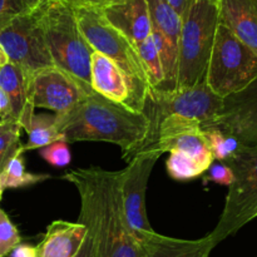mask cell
Instances as JSON below:
<instances>
[{"instance_id": "obj_1", "label": "cell", "mask_w": 257, "mask_h": 257, "mask_svg": "<svg viewBox=\"0 0 257 257\" xmlns=\"http://www.w3.org/2000/svg\"><path fill=\"white\" fill-rule=\"evenodd\" d=\"M65 180L80 197L78 222L93 235L97 257H142L137 238L127 222L122 197V171L78 168Z\"/></svg>"}, {"instance_id": "obj_2", "label": "cell", "mask_w": 257, "mask_h": 257, "mask_svg": "<svg viewBox=\"0 0 257 257\" xmlns=\"http://www.w3.org/2000/svg\"><path fill=\"white\" fill-rule=\"evenodd\" d=\"M55 117L59 133L67 143H113L120 148L122 157L127 161L147 147L152 136V122L146 113L132 112L94 90L72 110Z\"/></svg>"}, {"instance_id": "obj_3", "label": "cell", "mask_w": 257, "mask_h": 257, "mask_svg": "<svg viewBox=\"0 0 257 257\" xmlns=\"http://www.w3.org/2000/svg\"><path fill=\"white\" fill-rule=\"evenodd\" d=\"M39 22L55 67L90 85L93 49L78 27L69 0H44L39 5Z\"/></svg>"}, {"instance_id": "obj_4", "label": "cell", "mask_w": 257, "mask_h": 257, "mask_svg": "<svg viewBox=\"0 0 257 257\" xmlns=\"http://www.w3.org/2000/svg\"><path fill=\"white\" fill-rule=\"evenodd\" d=\"M218 24V5L213 0H193L183 14L177 44V90L205 79Z\"/></svg>"}, {"instance_id": "obj_5", "label": "cell", "mask_w": 257, "mask_h": 257, "mask_svg": "<svg viewBox=\"0 0 257 257\" xmlns=\"http://www.w3.org/2000/svg\"><path fill=\"white\" fill-rule=\"evenodd\" d=\"M205 79L210 89L221 98L241 92L257 79V55L221 23Z\"/></svg>"}, {"instance_id": "obj_6", "label": "cell", "mask_w": 257, "mask_h": 257, "mask_svg": "<svg viewBox=\"0 0 257 257\" xmlns=\"http://www.w3.org/2000/svg\"><path fill=\"white\" fill-rule=\"evenodd\" d=\"M235 175L215 230L207 235L216 246L257 218V147H243L227 161Z\"/></svg>"}, {"instance_id": "obj_7", "label": "cell", "mask_w": 257, "mask_h": 257, "mask_svg": "<svg viewBox=\"0 0 257 257\" xmlns=\"http://www.w3.org/2000/svg\"><path fill=\"white\" fill-rule=\"evenodd\" d=\"M78 27L93 52L115 63L130 77L148 85L142 62L130 40L105 20L97 5L69 0Z\"/></svg>"}, {"instance_id": "obj_8", "label": "cell", "mask_w": 257, "mask_h": 257, "mask_svg": "<svg viewBox=\"0 0 257 257\" xmlns=\"http://www.w3.org/2000/svg\"><path fill=\"white\" fill-rule=\"evenodd\" d=\"M223 108V98L210 89L202 79L188 89L177 90L168 95H148L145 113L152 122V136L150 145L156 142L158 123L163 117L170 114L181 115L198 122L202 130L216 124Z\"/></svg>"}, {"instance_id": "obj_9", "label": "cell", "mask_w": 257, "mask_h": 257, "mask_svg": "<svg viewBox=\"0 0 257 257\" xmlns=\"http://www.w3.org/2000/svg\"><path fill=\"white\" fill-rule=\"evenodd\" d=\"M38 9L39 7L19 17L0 32V47L8 62L34 75L54 65L45 43Z\"/></svg>"}, {"instance_id": "obj_10", "label": "cell", "mask_w": 257, "mask_h": 257, "mask_svg": "<svg viewBox=\"0 0 257 257\" xmlns=\"http://www.w3.org/2000/svg\"><path fill=\"white\" fill-rule=\"evenodd\" d=\"M162 155L160 148L153 143L138 151L128 161L127 167L122 170V197L124 213L136 238L141 232L155 231L147 217L146 192L153 167Z\"/></svg>"}, {"instance_id": "obj_11", "label": "cell", "mask_w": 257, "mask_h": 257, "mask_svg": "<svg viewBox=\"0 0 257 257\" xmlns=\"http://www.w3.org/2000/svg\"><path fill=\"white\" fill-rule=\"evenodd\" d=\"M90 87L98 94L137 113H145L150 88L130 77L113 60L97 52L90 58Z\"/></svg>"}, {"instance_id": "obj_12", "label": "cell", "mask_w": 257, "mask_h": 257, "mask_svg": "<svg viewBox=\"0 0 257 257\" xmlns=\"http://www.w3.org/2000/svg\"><path fill=\"white\" fill-rule=\"evenodd\" d=\"M92 92L89 84L55 65L34 75L35 108L50 109L58 115L72 110Z\"/></svg>"}, {"instance_id": "obj_13", "label": "cell", "mask_w": 257, "mask_h": 257, "mask_svg": "<svg viewBox=\"0 0 257 257\" xmlns=\"http://www.w3.org/2000/svg\"><path fill=\"white\" fill-rule=\"evenodd\" d=\"M155 143L162 153H185L207 170L215 161L200 123L181 115L170 114L160 120Z\"/></svg>"}, {"instance_id": "obj_14", "label": "cell", "mask_w": 257, "mask_h": 257, "mask_svg": "<svg viewBox=\"0 0 257 257\" xmlns=\"http://www.w3.org/2000/svg\"><path fill=\"white\" fill-rule=\"evenodd\" d=\"M211 128L232 136L243 147H257V79L241 92L223 98L222 112Z\"/></svg>"}, {"instance_id": "obj_15", "label": "cell", "mask_w": 257, "mask_h": 257, "mask_svg": "<svg viewBox=\"0 0 257 257\" xmlns=\"http://www.w3.org/2000/svg\"><path fill=\"white\" fill-rule=\"evenodd\" d=\"M98 8L105 20L122 33L136 50L152 33L147 0H107Z\"/></svg>"}, {"instance_id": "obj_16", "label": "cell", "mask_w": 257, "mask_h": 257, "mask_svg": "<svg viewBox=\"0 0 257 257\" xmlns=\"http://www.w3.org/2000/svg\"><path fill=\"white\" fill-rule=\"evenodd\" d=\"M0 89L9 102L12 120L27 132L35 114L34 74L7 63L0 68Z\"/></svg>"}, {"instance_id": "obj_17", "label": "cell", "mask_w": 257, "mask_h": 257, "mask_svg": "<svg viewBox=\"0 0 257 257\" xmlns=\"http://www.w3.org/2000/svg\"><path fill=\"white\" fill-rule=\"evenodd\" d=\"M142 257H210L216 247L208 236L200 240L168 237L156 231L141 232L137 237Z\"/></svg>"}, {"instance_id": "obj_18", "label": "cell", "mask_w": 257, "mask_h": 257, "mask_svg": "<svg viewBox=\"0 0 257 257\" xmlns=\"http://www.w3.org/2000/svg\"><path fill=\"white\" fill-rule=\"evenodd\" d=\"M220 23L257 55V0H218Z\"/></svg>"}, {"instance_id": "obj_19", "label": "cell", "mask_w": 257, "mask_h": 257, "mask_svg": "<svg viewBox=\"0 0 257 257\" xmlns=\"http://www.w3.org/2000/svg\"><path fill=\"white\" fill-rule=\"evenodd\" d=\"M87 226L80 222L58 220L47 227L37 246L38 257H75L87 236Z\"/></svg>"}, {"instance_id": "obj_20", "label": "cell", "mask_w": 257, "mask_h": 257, "mask_svg": "<svg viewBox=\"0 0 257 257\" xmlns=\"http://www.w3.org/2000/svg\"><path fill=\"white\" fill-rule=\"evenodd\" d=\"M152 35L155 44L157 47L158 55H160L161 64L163 70V83L160 90L156 94L150 95H168L177 92V80H178V49L177 45L173 44L168 38L157 29L152 28Z\"/></svg>"}, {"instance_id": "obj_21", "label": "cell", "mask_w": 257, "mask_h": 257, "mask_svg": "<svg viewBox=\"0 0 257 257\" xmlns=\"http://www.w3.org/2000/svg\"><path fill=\"white\" fill-rule=\"evenodd\" d=\"M27 133L28 142L22 146L23 153L27 151L40 150L58 141H64L58 130L55 114H47V113L34 114Z\"/></svg>"}, {"instance_id": "obj_22", "label": "cell", "mask_w": 257, "mask_h": 257, "mask_svg": "<svg viewBox=\"0 0 257 257\" xmlns=\"http://www.w3.org/2000/svg\"><path fill=\"white\" fill-rule=\"evenodd\" d=\"M147 4L152 28L177 45L182 25L181 15L166 0H147Z\"/></svg>"}, {"instance_id": "obj_23", "label": "cell", "mask_w": 257, "mask_h": 257, "mask_svg": "<svg viewBox=\"0 0 257 257\" xmlns=\"http://www.w3.org/2000/svg\"><path fill=\"white\" fill-rule=\"evenodd\" d=\"M137 53L142 62L146 77H147L150 95L156 94L163 83V70L152 35H150L145 42L138 45Z\"/></svg>"}, {"instance_id": "obj_24", "label": "cell", "mask_w": 257, "mask_h": 257, "mask_svg": "<svg viewBox=\"0 0 257 257\" xmlns=\"http://www.w3.org/2000/svg\"><path fill=\"white\" fill-rule=\"evenodd\" d=\"M48 175H35L25 171V161L23 158V153L15 156L5 170L0 173V181H2L3 190L7 188H20L27 186L35 185V183L43 182L48 180Z\"/></svg>"}, {"instance_id": "obj_25", "label": "cell", "mask_w": 257, "mask_h": 257, "mask_svg": "<svg viewBox=\"0 0 257 257\" xmlns=\"http://www.w3.org/2000/svg\"><path fill=\"white\" fill-rule=\"evenodd\" d=\"M203 135H205L208 147L212 152L213 158L218 160L220 162L226 163L227 161L232 160L243 148V146L236 138L230 135H226L217 128L203 130Z\"/></svg>"}, {"instance_id": "obj_26", "label": "cell", "mask_w": 257, "mask_h": 257, "mask_svg": "<svg viewBox=\"0 0 257 257\" xmlns=\"http://www.w3.org/2000/svg\"><path fill=\"white\" fill-rule=\"evenodd\" d=\"M20 131L22 127L14 120H0V173L15 156L23 153Z\"/></svg>"}, {"instance_id": "obj_27", "label": "cell", "mask_w": 257, "mask_h": 257, "mask_svg": "<svg viewBox=\"0 0 257 257\" xmlns=\"http://www.w3.org/2000/svg\"><path fill=\"white\" fill-rule=\"evenodd\" d=\"M167 171L168 175L175 180L187 181L201 176L207 171V168L185 153L170 152V157L167 160Z\"/></svg>"}, {"instance_id": "obj_28", "label": "cell", "mask_w": 257, "mask_h": 257, "mask_svg": "<svg viewBox=\"0 0 257 257\" xmlns=\"http://www.w3.org/2000/svg\"><path fill=\"white\" fill-rule=\"evenodd\" d=\"M44 0H0V32L15 19L34 12Z\"/></svg>"}, {"instance_id": "obj_29", "label": "cell", "mask_w": 257, "mask_h": 257, "mask_svg": "<svg viewBox=\"0 0 257 257\" xmlns=\"http://www.w3.org/2000/svg\"><path fill=\"white\" fill-rule=\"evenodd\" d=\"M19 231L10 221L9 216L0 208V257L9 255L20 243Z\"/></svg>"}, {"instance_id": "obj_30", "label": "cell", "mask_w": 257, "mask_h": 257, "mask_svg": "<svg viewBox=\"0 0 257 257\" xmlns=\"http://www.w3.org/2000/svg\"><path fill=\"white\" fill-rule=\"evenodd\" d=\"M40 156L48 163L55 167H65L69 165L72 160L69 147L65 141H58V142L40 148Z\"/></svg>"}, {"instance_id": "obj_31", "label": "cell", "mask_w": 257, "mask_h": 257, "mask_svg": "<svg viewBox=\"0 0 257 257\" xmlns=\"http://www.w3.org/2000/svg\"><path fill=\"white\" fill-rule=\"evenodd\" d=\"M205 180L206 182H213L217 183V185L228 186L230 187L232 185L233 180H235V175H233L230 166H227L226 163L220 162L216 163V165L212 163L211 167L208 168V175Z\"/></svg>"}, {"instance_id": "obj_32", "label": "cell", "mask_w": 257, "mask_h": 257, "mask_svg": "<svg viewBox=\"0 0 257 257\" xmlns=\"http://www.w3.org/2000/svg\"><path fill=\"white\" fill-rule=\"evenodd\" d=\"M75 257H97V247H95L94 237H93L89 231L87 232L84 242H83L82 247L78 251Z\"/></svg>"}, {"instance_id": "obj_33", "label": "cell", "mask_w": 257, "mask_h": 257, "mask_svg": "<svg viewBox=\"0 0 257 257\" xmlns=\"http://www.w3.org/2000/svg\"><path fill=\"white\" fill-rule=\"evenodd\" d=\"M10 257H38L37 247L27 243H19L10 252Z\"/></svg>"}, {"instance_id": "obj_34", "label": "cell", "mask_w": 257, "mask_h": 257, "mask_svg": "<svg viewBox=\"0 0 257 257\" xmlns=\"http://www.w3.org/2000/svg\"><path fill=\"white\" fill-rule=\"evenodd\" d=\"M0 120H12L9 102L2 89H0Z\"/></svg>"}, {"instance_id": "obj_35", "label": "cell", "mask_w": 257, "mask_h": 257, "mask_svg": "<svg viewBox=\"0 0 257 257\" xmlns=\"http://www.w3.org/2000/svg\"><path fill=\"white\" fill-rule=\"evenodd\" d=\"M166 2H167L168 4L181 15V18H182L183 14L187 12V9L190 8L191 3H192L193 0H166Z\"/></svg>"}, {"instance_id": "obj_36", "label": "cell", "mask_w": 257, "mask_h": 257, "mask_svg": "<svg viewBox=\"0 0 257 257\" xmlns=\"http://www.w3.org/2000/svg\"><path fill=\"white\" fill-rule=\"evenodd\" d=\"M7 63H9V62H8V57H7V55H5V53H4V50H3V48L0 47V68L4 67V65L7 64Z\"/></svg>"}, {"instance_id": "obj_37", "label": "cell", "mask_w": 257, "mask_h": 257, "mask_svg": "<svg viewBox=\"0 0 257 257\" xmlns=\"http://www.w3.org/2000/svg\"><path fill=\"white\" fill-rule=\"evenodd\" d=\"M75 2H83V3H88V4H93V5H100L103 4L104 2H107V0H75Z\"/></svg>"}, {"instance_id": "obj_38", "label": "cell", "mask_w": 257, "mask_h": 257, "mask_svg": "<svg viewBox=\"0 0 257 257\" xmlns=\"http://www.w3.org/2000/svg\"><path fill=\"white\" fill-rule=\"evenodd\" d=\"M3 187H2V181H0V198H2V195H3Z\"/></svg>"}, {"instance_id": "obj_39", "label": "cell", "mask_w": 257, "mask_h": 257, "mask_svg": "<svg viewBox=\"0 0 257 257\" xmlns=\"http://www.w3.org/2000/svg\"><path fill=\"white\" fill-rule=\"evenodd\" d=\"M213 2H216V3H218V0H213Z\"/></svg>"}, {"instance_id": "obj_40", "label": "cell", "mask_w": 257, "mask_h": 257, "mask_svg": "<svg viewBox=\"0 0 257 257\" xmlns=\"http://www.w3.org/2000/svg\"><path fill=\"white\" fill-rule=\"evenodd\" d=\"M256 257H257V256H256Z\"/></svg>"}]
</instances>
